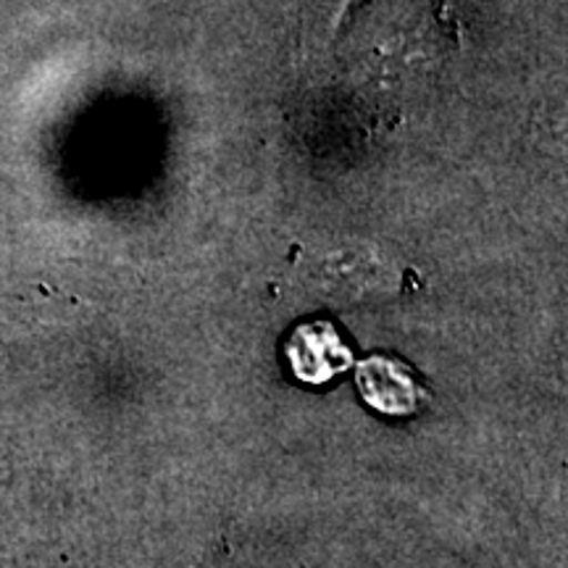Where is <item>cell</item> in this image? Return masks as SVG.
<instances>
[{"mask_svg": "<svg viewBox=\"0 0 568 568\" xmlns=\"http://www.w3.org/2000/svg\"><path fill=\"white\" fill-rule=\"evenodd\" d=\"M339 3H343V11H351V9H353V3H355V0H339Z\"/></svg>", "mask_w": 568, "mask_h": 568, "instance_id": "cell-3", "label": "cell"}, {"mask_svg": "<svg viewBox=\"0 0 568 568\" xmlns=\"http://www.w3.org/2000/svg\"><path fill=\"white\" fill-rule=\"evenodd\" d=\"M355 385L368 406L387 416H410L426 400V393L416 385L410 368L385 355L364 361L355 374Z\"/></svg>", "mask_w": 568, "mask_h": 568, "instance_id": "cell-2", "label": "cell"}, {"mask_svg": "<svg viewBox=\"0 0 568 568\" xmlns=\"http://www.w3.org/2000/svg\"><path fill=\"white\" fill-rule=\"evenodd\" d=\"M290 368L305 385H326L353 366V351L332 322L301 324L287 339Z\"/></svg>", "mask_w": 568, "mask_h": 568, "instance_id": "cell-1", "label": "cell"}]
</instances>
